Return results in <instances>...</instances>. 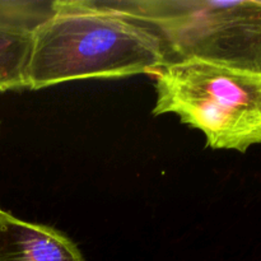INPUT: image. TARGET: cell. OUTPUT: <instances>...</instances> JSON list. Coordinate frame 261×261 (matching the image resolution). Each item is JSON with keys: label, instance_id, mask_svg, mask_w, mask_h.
Instances as JSON below:
<instances>
[{"label": "cell", "instance_id": "cell-1", "mask_svg": "<svg viewBox=\"0 0 261 261\" xmlns=\"http://www.w3.org/2000/svg\"><path fill=\"white\" fill-rule=\"evenodd\" d=\"M168 64L161 38L148 25L105 0H55L37 30L27 89L91 78L155 75Z\"/></svg>", "mask_w": 261, "mask_h": 261}, {"label": "cell", "instance_id": "cell-2", "mask_svg": "<svg viewBox=\"0 0 261 261\" xmlns=\"http://www.w3.org/2000/svg\"><path fill=\"white\" fill-rule=\"evenodd\" d=\"M153 116L173 114L212 149L246 153L261 144V71L189 59L154 75Z\"/></svg>", "mask_w": 261, "mask_h": 261}, {"label": "cell", "instance_id": "cell-3", "mask_svg": "<svg viewBox=\"0 0 261 261\" xmlns=\"http://www.w3.org/2000/svg\"><path fill=\"white\" fill-rule=\"evenodd\" d=\"M148 25L168 63L189 59L261 71V0H105Z\"/></svg>", "mask_w": 261, "mask_h": 261}, {"label": "cell", "instance_id": "cell-4", "mask_svg": "<svg viewBox=\"0 0 261 261\" xmlns=\"http://www.w3.org/2000/svg\"><path fill=\"white\" fill-rule=\"evenodd\" d=\"M54 10L55 0H0V93L27 89L36 32Z\"/></svg>", "mask_w": 261, "mask_h": 261}, {"label": "cell", "instance_id": "cell-5", "mask_svg": "<svg viewBox=\"0 0 261 261\" xmlns=\"http://www.w3.org/2000/svg\"><path fill=\"white\" fill-rule=\"evenodd\" d=\"M0 261H87L78 245L54 227L0 209Z\"/></svg>", "mask_w": 261, "mask_h": 261}]
</instances>
